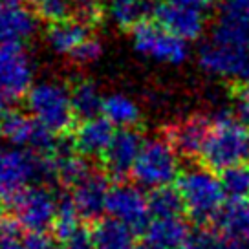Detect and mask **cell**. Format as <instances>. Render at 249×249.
<instances>
[{
  "label": "cell",
  "instance_id": "obj_1",
  "mask_svg": "<svg viewBox=\"0 0 249 249\" xmlns=\"http://www.w3.org/2000/svg\"><path fill=\"white\" fill-rule=\"evenodd\" d=\"M249 160V126L242 119L229 112H222L213 117V130L200 163L213 172L248 163Z\"/></svg>",
  "mask_w": 249,
  "mask_h": 249
},
{
  "label": "cell",
  "instance_id": "obj_2",
  "mask_svg": "<svg viewBox=\"0 0 249 249\" xmlns=\"http://www.w3.org/2000/svg\"><path fill=\"white\" fill-rule=\"evenodd\" d=\"M176 189L183 198L189 218L200 226L214 222L226 205L227 196L220 176L203 165L179 172Z\"/></svg>",
  "mask_w": 249,
  "mask_h": 249
},
{
  "label": "cell",
  "instance_id": "obj_3",
  "mask_svg": "<svg viewBox=\"0 0 249 249\" xmlns=\"http://www.w3.org/2000/svg\"><path fill=\"white\" fill-rule=\"evenodd\" d=\"M26 101H28V114L40 126H44L57 136L71 130L75 112L71 105V93L62 85L53 81H44L31 86V90L26 95Z\"/></svg>",
  "mask_w": 249,
  "mask_h": 249
},
{
  "label": "cell",
  "instance_id": "obj_4",
  "mask_svg": "<svg viewBox=\"0 0 249 249\" xmlns=\"http://www.w3.org/2000/svg\"><path fill=\"white\" fill-rule=\"evenodd\" d=\"M50 176V167L44 156L28 148H0V200L13 203L28 187L35 185L39 176Z\"/></svg>",
  "mask_w": 249,
  "mask_h": 249
},
{
  "label": "cell",
  "instance_id": "obj_5",
  "mask_svg": "<svg viewBox=\"0 0 249 249\" xmlns=\"http://www.w3.org/2000/svg\"><path fill=\"white\" fill-rule=\"evenodd\" d=\"M179 176V156L171 143L161 138L145 140L138 161L134 165L132 178L145 189H160L172 185Z\"/></svg>",
  "mask_w": 249,
  "mask_h": 249
},
{
  "label": "cell",
  "instance_id": "obj_6",
  "mask_svg": "<svg viewBox=\"0 0 249 249\" xmlns=\"http://www.w3.org/2000/svg\"><path fill=\"white\" fill-rule=\"evenodd\" d=\"M0 138L11 147L28 148L39 156H52L59 148V136L40 126L30 114L8 110L0 117Z\"/></svg>",
  "mask_w": 249,
  "mask_h": 249
},
{
  "label": "cell",
  "instance_id": "obj_7",
  "mask_svg": "<svg viewBox=\"0 0 249 249\" xmlns=\"http://www.w3.org/2000/svg\"><path fill=\"white\" fill-rule=\"evenodd\" d=\"M57 196L44 185H31L17 198L13 205L15 222L26 233H46L53 227L57 209Z\"/></svg>",
  "mask_w": 249,
  "mask_h": 249
},
{
  "label": "cell",
  "instance_id": "obj_8",
  "mask_svg": "<svg viewBox=\"0 0 249 249\" xmlns=\"http://www.w3.org/2000/svg\"><path fill=\"white\" fill-rule=\"evenodd\" d=\"M107 213L110 218L128 226L134 231H147L150 224V209H148V196L136 185L117 183L110 189Z\"/></svg>",
  "mask_w": 249,
  "mask_h": 249
},
{
  "label": "cell",
  "instance_id": "obj_9",
  "mask_svg": "<svg viewBox=\"0 0 249 249\" xmlns=\"http://www.w3.org/2000/svg\"><path fill=\"white\" fill-rule=\"evenodd\" d=\"M211 130H213V117L205 114H193L169 124L163 130V138L171 143V147L178 152V156L187 160H196V158L200 160Z\"/></svg>",
  "mask_w": 249,
  "mask_h": 249
},
{
  "label": "cell",
  "instance_id": "obj_10",
  "mask_svg": "<svg viewBox=\"0 0 249 249\" xmlns=\"http://www.w3.org/2000/svg\"><path fill=\"white\" fill-rule=\"evenodd\" d=\"M134 44L141 53L150 55L158 61L179 62L187 55L185 40L167 31L156 20H147L132 30Z\"/></svg>",
  "mask_w": 249,
  "mask_h": 249
},
{
  "label": "cell",
  "instance_id": "obj_11",
  "mask_svg": "<svg viewBox=\"0 0 249 249\" xmlns=\"http://www.w3.org/2000/svg\"><path fill=\"white\" fill-rule=\"evenodd\" d=\"M33 70L28 53L20 44H0V90L8 99L28 95Z\"/></svg>",
  "mask_w": 249,
  "mask_h": 249
},
{
  "label": "cell",
  "instance_id": "obj_12",
  "mask_svg": "<svg viewBox=\"0 0 249 249\" xmlns=\"http://www.w3.org/2000/svg\"><path fill=\"white\" fill-rule=\"evenodd\" d=\"M143 143L145 140L136 128H119L110 143L108 150L103 156V163L108 176L123 179L128 174H132Z\"/></svg>",
  "mask_w": 249,
  "mask_h": 249
},
{
  "label": "cell",
  "instance_id": "obj_13",
  "mask_svg": "<svg viewBox=\"0 0 249 249\" xmlns=\"http://www.w3.org/2000/svg\"><path fill=\"white\" fill-rule=\"evenodd\" d=\"M152 20L183 40L196 39L203 30L202 9L161 0L154 6Z\"/></svg>",
  "mask_w": 249,
  "mask_h": 249
},
{
  "label": "cell",
  "instance_id": "obj_14",
  "mask_svg": "<svg viewBox=\"0 0 249 249\" xmlns=\"http://www.w3.org/2000/svg\"><path fill=\"white\" fill-rule=\"evenodd\" d=\"M108 176L103 172H90L77 185H73L71 200L77 207L83 220H101L103 213H107V203L110 195Z\"/></svg>",
  "mask_w": 249,
  "mask_h": 249
},
{
  "label": "cell",
  "instance_id": "obj_15",
  "mask_svg": "<svg viewBox=\"0 0 249 249\" xmlns=\"http://www.w3.org/2000/svg\"><path fill=\"white\" fill-rule=\"evenodd\" d=\"M214 40L248 46L249 44V0H224L220 4V24Z\"/></svg>",
  "mask_w": 249,
  "mask_h": 249
},
{
  "label": "cell",
  "instance_id": "obj_16",
  "mask_svg": "<svg viewBox=\"0 0 249 249\" xmlns=\"http://www.w3.org/2000/svg\"><path fill=\"white\" fill-rule=\"evenodd\" d=\"M200 61L211 71L227 75H246L249 71V53L244 46L211 40L200 52Z\"/></svg>",
  "mask_w": 249,
  "mask_h": 249
},
{
  "label": "cell",
  "instance_id": "obj_17",
  "mask_svg": "<svg viewBox=\"0 0 249 249\" xmlns=\"http://www.w3.org/2000/svg\"><path fill=\"white\" fill-rule=\"evenodd\" d=\"M37 28L35 13L18 0H0V44H22Z\"/></svg>",
  "mask_w": 249,
  "mask_h": 249
},
{
  "label": "cell",
  "instance_id": "obj_18",
  "mask_svg": "<svg viewBox=\"0 0 249 249\" xmlns=\"http://www.w3.org/2000/svg\"><path fill=\"white\" fill-rule=\"evenodd\" d=\"M117 130H114V124L105 116L92 117V119H85L73 130L71 143L79 154L86 158H103Z\"/></svg>",
  "mask_w": 249,
  "mask_h": 249
},
{
  "label": "cell",
  "instance_id": "obj_19",
  "mask_svg": "<svg viewBox=\"0 0 249 249\" xmlns=\"http://www.w3.org/2000/svg\"><path fill=\"white\" fill-rule=\"evenodd\" d=\"M191 238L189 224L181 216L152 218L145 231V240L165 249H181Z\"/></svg>",
  "mask_w": 249,
  "mask_h": 249
},
{
  "label": "cell",
  "instance_id": "obj_20",
  "mask_svg": "<svg viewBox=\"0 0 249 249\" xmlns=\"http://www.w3.org/2000/svg\"><path fill=\"white\" fill-rule=\"evenodd\" d=\"M136 231L114 218H103L92 231L93 249H136Z\"/></svg>",
  "mask_w": 249,
  "mask_h": 249
},
{
  "label": "cell",
  "instance_id": "obj_21",
  "mask_svg": "<svg viewBox=\"0 0 249 249\" xmlns=\"http://www.w3.org/2000/svg\"><path fill=\"white\" fill-rule=\"evenodd\" d=\"M90 39L88 35V28L83 26L77 20H61V22H53L48 30V42L52 44L55 52L64 55L77 53V50L86 40Z\"/></svg>",
  "mask_w": 249,
  "mask_h": 249
},
{
  "label": "cell",
  "instance_id": "obj_22",
  "mask_svg": "<svg viewBox=\"0 0 249 249\" xmlns=\"http://www.w3.org/2000/svg\"><path fill=\"white\" fill-rule=\"evenodd\" d=\"M214 227L229 236L249 242V200H229L214 220Z\"/></svg>",
  "mask_w": 249,
  "mask_h": 249
},
{
  "label": "cell",
  "instance_id": "obj_23",
  "mask_svg": "<svg viewBox=\"0 0 249 249\" xmlns=\"http://www.w3.org/2000/svg\"><path fill=\"white\" fill-rule=\"evenodd\" d=\"M152 0H114L110 2V15L117 26L124 30H134L140 24L147 22L154 13Z\"/></svg>",
  "mask_w": 249,
  "mask_h": 249
},
{
  "label": "cell",
  "instance_id": "obj_24",
  "mask_svg": "<svg viewBox=\"0 0 249 249\" xmlns=\"http://www.w3.org/2000/svg\"><path fill=\"white\" fill-rule=\"evenodd\" d=\"M71 105L75 117L79 119H92V117L103 116V105L105 97L97 90V86L90 81H81L71 88Z\"/></svg>",
  "mask_w": 249,
  "mask_h": 249
},
{
  "label": "cell",
  "instance_id": "obj_25",
  "mask_svg": "<svg viewBox=\"0 0 249 249\" xmlns=\"http://www.w3.org/2000/svg\"><path fill=\"white\" fill-rule=\"evenodd\" d=\"M103 116L117 128H134V124L140 121V110L132 99L126 95H108L105 97L103 105Z\"/></svg>",
  "mask_w": 249,
  "mask_h": 249
},
{
  "label": "cell",
  "instance_id": "obj_26",
  "mask_svg": "<svg viewBox=\"0 0 249 249\" xmlns=\"http://www.w3.org/2000/svg\"><path fill=\"white\" fill-rule=\"evenodd\" d=\"M148 209L152 218H174L181 216L185 211L183 198L176 187H160L148 195Z\"/></svg>",
  "mask_w": 249,
  "mask_h": 249
},
{
  "label": "cell",
  "instance_id": "obj_27",
  "mask_svg": "<svg viewBox=\"0 0 249 249\" xmlns=\"http://www.w3.org/2000/svg\"><path fill=\"white\" fill-rule=\"evenodd\" d=\"M81 220L83 216L79 214L77 207L71 198H62L59 202V209H57V216H55L52 233L55 234V238H59L61 242L71 238L73 234H77L83 227H81Z\"/></svg>",
  "mask_w": 249,
  "mask_h": 249
},
{
  "label": "cell",
  "instance_id": "obj_28",
  "mask_svg": "<svg viewBox=\"0 0 249 249\" xmlns=\"http://www.w3.org/2000/svg\"><path fill=\"white\" fill-rule=\"evenodd\" d=\"M220 181L224 185L227 200L238 202L249 200V165L242 163L220 172Z\"/></svg>",
  "mask_w": 249,
  "mask_h": 249
},
{
  "label": "cell",
  "instance_id": "obj_29",
  "mask_svg": "<svg viewBox=\"0 0 249 249\" xmlns=\"http://www.w3.org/2000/svg\"><path fill=\"white\" fill-rule=\"evenodd\" d=\"M28 6L37 17L53 24L68 20L73 0H28Z\"/></svg>",
  "mask_w": 249,
  "mask_h": 249
},
{
  "label": "cell",
  "instance_id": "obj_30",
  "mask_svg": "<svg viewBox=\"0 0 249 249\" xmlns=\"http://www.w3.org/2000/svg\"><path fill=\"white\" fill-rule=\"evenodd\" d=\"M71 15L83 26L93 28L103 20L105 9H103L101 0H73Z\"/></svg>",
  "mask_w": 249,
  "mask_h": 249
},
{
  "label": "cell",
  "instance_id": "obj_31",
  "mask_svg": "<svg viewBox=\"0 0 249 249\" xmlns=\"http://www.w3.org/2000/svg\"><path fill=\"white\" fill-rule=\"evenodd\" d=\"M231 93L234 101L238 103L240 119L244 123H249V79H236L231 83Z\"/></svg>",
  "mask_w": 249,
  "mask_h": 249
},
{
  "label": "cell",
  "instance_id": "obj_32",
  "mask_svg": "<svg viewBox=\"0 0 249 249\" xmlns=\"http://www.w3.org/2000/svg\"><path fill=\"white\" fill-rule=\"evenodd\" d=\"M99 53H101V46H99V42L95 39H90L86 40L83 46L77 50V53L73 55L71 59L73 61L81 62V64H88V62H93L97 57H99Z\"/></svg>",
  "mask_w": 249,
  "mask_h": 249
},
{
  "label": "cell",
  "instance_id": "obj_33",
  "mask_svg": "<svg viewBox=\"0 0 249 249\" xmlns=\"http://www.w3.org/2000/svg\"><path fill=\"white\" fill-rule=\"evenodd\" d=\"M61 249H93L92 233H86L85 229H81L77 234L62 242Z\"/></svg>",
  "mask_w": 249,
  "mask_h": 249
},
{
  "label": "cell",
  "instance_id": "obj_34",
  "mask_svg": "<svg viewBox=\"0 0 249 249\" xmlns=\"http://www.w3.org/2000/svg\"><path fill=\"white\" fill-rule=\"evenodd\" d=\"M24 244L28 249H52V240L46 233H26Z\"/></svg>",
  "mask_w": 249,
  "mask_h": 249
},
{
  "label": "cell",
  "instance_id": "obj_35",
  "mask_svg": "<svg viewBox=\"0 0 249 249\" xmlns=\"http://www.w3.org/2000/svg\"><path fill=\"white\" fill-rule=\"evenodd\" d=\"M0 249H28V248H26V244H24V238H20V236L17 234L15 227H13L8 234H4V236L0 238Z\"/></svg>",
  "mask_w": 249,
  "mask_h": 249
},
{
  "label": "cell",
  "instance_id": "obj_36",
  "mask_svg": "<svg viewBox=\"0 0 249 249\" xmlns=\"http://www.w3.org/2000/svg\"><path fill=\"white\" fill-rule=\"evenodd\" d=\"M169 2H176V4H183V6H191V8L205 11L213 6H220L224 0H169Z\"/></svg>",
  "mask_w": 249,
  "mask_h": 249
},
{
  "label": "cell",
  "instance_id": "obj_37",
  "mask_svg": "<svg viewBox=\"0 0 249 249\" xmlns=\"http://www.w3.org/2000/svg\"><path fill=\"white\" fill-rule=\"evenodd\" d=\"M13 229V226L9 224L8 220H4V218H0V238L4 236V234H8L9 231Z\"/></svg>",
  "mask_w": 249,
  "mask_h": 249
},
{
  "label": "cell",
  "instance_id": "obj_38",
  "mask_svg": "<svg viewBox=\"0 0 249 249\" xmlns=\"http://www.w3.org/2000/svg\"><path fill=\"white\" fill-rule=\"evenodd\" d=\"M8 101H9L8 95H6V93L0 90V117L4 116L6 112H8V110H6V107H8Z\"/></svg>",
  "mask_w": 249,
  "mask_h": 249
},
{
  "label": "cell",
  "instance_id": "obj_39",
  "mask_svg": "<svg viewBox=\"0 0 249 249\" xmlns=\"http://www.w3.org/2000/svg\"><path fill=\"white\" fill-rule=\"evenodd\" d=\"M136 249H165V248H161V246H158V244H152V242L145 240V242H141V244H138V248H136Z\"/></svg>",
  "mask_w": 249,
  "mask_h": 249
},
{
  "label": "cell",
  "instance_id": "obj_40",
  "mask_svg": "<svg viewBox=\"0 0 249 249\" xmlns=\"http://www.w3.org/2000/svg\"><path fill=\"white\" fill-rule=\"evenodd\" d=\"M181 249H195V248H193V246H191V244L187 242V244H185V246H183V248H181Z\"/></svg>",
  "mask_w": 249,
  "mask_h": 249
},
{
  "label": "cell",
  "instance_id": "obj_41",
  "mask_svg": "<svg viewBox=\"0 0 249 249\" xmlns=\"http://www.w3.org/2000/svg\"><path fill=\"white\" fill-rule=\"evenodd\" d=\"M110 2H114V0H110Z\"/></svg>",
  "mask_w": 249,
  "mask_h": 249
},
{
  "label": "cell",
  "instance_id": "obj_42",
  "mask_svg": "<svg viewBox=\"0 0 249 249\" xmlns=\"http://www.w3.org/2000/svg\"><path fill=\"white\" fill-rule=\"evenodd\" d=\"M248 126H249V123H248Z\"/></svg>",
  "mask_w": 249,
  "mask_h": 249
}]
</instances>
